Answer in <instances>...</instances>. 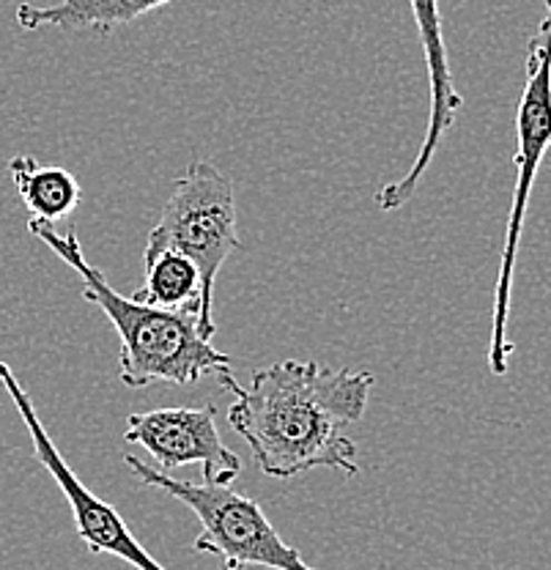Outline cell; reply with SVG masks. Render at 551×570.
I'll list each match as a JSON object with an SVG mask.
<instances>
[{"label": "cell", "instance_id": "cell-1", "mask_svg": "<svg viewBox=\"0 0 551 570\" xmlns=\"http://www.w3.org/2000/svg\"><path fill=\"white\" fill-rule=\"evenodd\" d=\"M234 395L228 423L253 450L260 472L294 480L311 469H337L357 478V444L343 433L365 417L376 379L365 371H329L313 360H283L253 371L247 387L223 373Z\"/></svg>", "mask_w": 551, "mask_h": 570}, {"label": "cell", "instance_id": "cell-2", "mask_svg": "<svg viewBox=\"0 0 551 570\" xmlns=\"http://www.w3.org/2000/svg\"><path fill=\"white\" fill-rule=\"evenodd\" d=\"M28 230L80 275L82 299L94 302L116 326L121 354L118 376L129 390L151 384H195L206 376H223L230 371V356L211 346V337L200 326L198 311H165L132 296H121L105 281L102 272L88 264L75 230L58 234L52 225L28 219Z\"/></svg>", "mask_w": 551, "mask_h": 570}, {"label": "cell", "instance_id": "cell-3", "mask_svg": "<svg viewBox=\"0 0 551 570\" xmlns=\"http://www.w3.org/2000/svg\"><path fill=\"white\" fill-rule=\"evenodd\" d=\"M124 463L148 489L165 491L179 499L200 521V534L195 538V551L215 554L223 560V570H316L307 566L294 546H288L275 530L260 504L242 494L234 485H209L176 480L170 472L151 469V463L138 455H124Z\"/></svg>", "mask_w": 551, "mask_h": 570}, {"label": "cell", "instance_id": "cell-4", "mask_svg": "<svg viewBox=\"0 0 551 570\" xmlns=\"http://www.w3.org/2000/svg\"><path fill=\"white\" fill-rule=\"evenodd\" d=\"M239 247L234 181L217 165L193 163L174 181L170 198L148 234L144 258L170 249L193 261L200 275L204 311L211 316L217 275Z\"/></svg>", "mask_w": 551, "mask_h": 570}, {"label": "cell", "instance_id": "cell-5", "mask_svg": "<svg viewBox=\"0 0 551 570\" xmlns=\"http://www.w3.org/2000/svg\"><path fill=\"white\" fill-rule=\"evenodd\" d=\"M515 187L511 198V217H508L505 247H502L500 277L494 288V313H491V341L489 367L494 376H505L511 362L513 343L508 341V316H511V291L515 255H519L521 230H524L527 206H530L535 176L541 170L543 157L551 148V41L543 36H532L530 58H527V82L521 91L519 112H515Z\"/></svg>", "mask_w": 551, "mask_h": 570}, {"label": "cell", "instance_id": "cell-6", "mask_svg": "<svg viewBox=\"0 0 551 570\" xmlns=\"http://www.w3.org/2000/svg\"><path fill=\"white\" fill-rule=\"evenodd\" d=\"M0 384L9 392L11 403H14L22 423H26L28 433H31L33 455H37L41 466L52 474L58 489L67 497L75 515V530L80 534L82 546H86L91 554L118 557V560L127 562V566L135 570H168L165 566H159L151 557V551L135 538L132 530L127 527V521L118 515V510L94 494V491L77 478L75 469L63 461V455L58 453L56 442L50 439L47 428L41 425V417L37 414V409H33L31 395H28L26 387L20 384V379H17V373L11 371L6 362H0Z\"/></svg>", "mask_w": 551, "mask_h": 570}, {"label": "cell", "instance_id": "cell-7", "mask_svg": "<svg viewBox=\"0 0 551 570\" xmlns=\"http://www.w3.org/2000/svg\"><path fill=\"white\" fill-rule=\"evenodd\" d=\"M124 439L144 448L163 472L198 463L200 480L209 485H230L242 474L239 455L217 431L215 403L138 412L127 420Z\"/></svg>", "mask_w": 551, "mask_h": 570}, {"label": "cell", "instance_id": "cell-8", "mask_svg": "<svg viewBox=\"0 0 551 570\" xmlns=\"http://www.w3.org/2000/svg\"><path fill=\"white\" fill-rule=\"evenodd\" d=\"M412 6L414 22H417L420 41H423V56L425 67H429V82H431V112H429V127H425L423 146H420L414 165L409 168L406 176L399 181L384 184L376 193V206L382 212H395L414 198L420 178L425 176L429 165L434 163L436 148L450 127L459 118V110L464 107V97L455 91L453 86V71H450L447 61V47H444L442 33V17H440V0H409Z\"/></svg>", "mask_w": 551, "mask_h": 570}, {"label": "cell", "instance_id": "cell-9", "mask_svg": "<svg viewBox=\"0 0 551 570\" xmlns=\"http://www.w3.org/2000/svg\"><path fill=\"white\" fill-rule=\"evenodd\" d=\"M174 0H58L52 6H17V22L26 31L39 28H75V31L110 33L112 28L138 22Z\"/></svg>", "mask_w": 551, "mask_h": 570}, {"label": "cell", "instance_id": "cell-10", "mask_svg": "<svg viewBox=\"0 0 551 570\" xmlns=\"http://www.w3.org/2000/svg\"><path fill=\"white\" fill-rule=\"evenodd\" d=\"M9 176L31 219L56 225L72 217L82 200L80 181L67 168L39 165L31 154H17L9 159Z\"/></svg>", "mask_w": 551, "mask_h": 570}, {"label": "cell", "instance_id": "cell-11", "mask_svg": "<svg viewBox=\"0 0 551 570\" xmlns=\"http://www.w3.org/2000/svg\"><path fill=\"white\" fill-rule=\"evenodd\" d=\"M146 277L144 285L132 294L135 302H144L165 311H198L200 326L209 337H215V318L204 311V291H200V275L189 258L181 253H165L144 258Z\"/></svg>", "mask_w": 551, "mask_h": 570}, {"label": "cell", "instance_id": "cell-12", "mask_svg": "<svg viewBox=\"0 0 551 570\" xmlns=\"http://www.w3.org/2000/svg\"><path fill=\"white\" fill-rule=\"evenodd\" d=\"M538 36H543V39L551 41V0H549V11H547V20H543L541 31H538Z\"/></svg>", "mask_w": 551, "mask_h": 570}]
</instances>
